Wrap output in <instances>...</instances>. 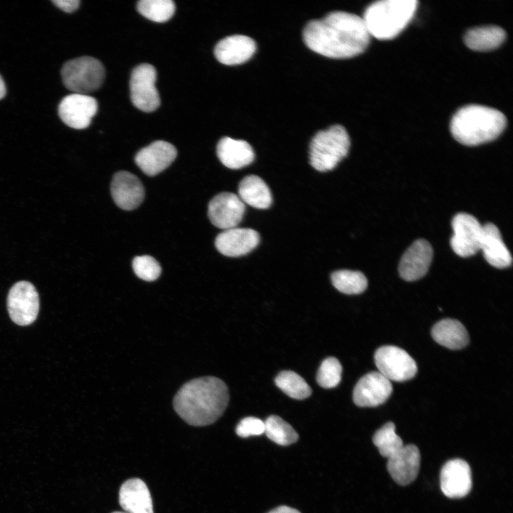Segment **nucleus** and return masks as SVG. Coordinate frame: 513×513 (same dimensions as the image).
Instances as JSON below:
<instances>
[{
  "mask_svg": "<svg viewBox=\"0 0 513 513\" xmlns=\"http://www.w3.org/2000/svg\"><path fill=\"white\" fill-rule=\"evenodd\" d=\"M370 37L362 17L341 11L309 21L303 31L308 48L331 58H348L362 53Z\"/></svg>",
  "mask_w": 513,
  "mask_h": 513,
  "instance_id": "obj_1",
  "label": "nucleus"
},
{
  "mask_svg": "<svg viewBox=\"0 0 513 513\" xmlns=\"http://www.w3.org/2000/svg\"><path fill=\"white\" fill-rule=\"evenodd\" d=\"M229 392L224 381L214 376L193 379L184 384L175 395V412L194 426L210 425L224 412Z\"/></svg>",
  "mask_w": 513,
  "mask_h": 513,
  "instance_id": "obj_2",
  "label": "nucleus"
},
{
  "mask_svg": "<svg viewBox=\"0 0 513 513\" xmlns=\"http://www.w3.org/2000/svg\"><path fill=\"white\" fill-rule=\"evenodd\" d=\"M506 125L507 119L502 112L484 105H469L455 113L450 131L460 143L476 146L496 139Z\"/></svg>",
  "mask_w": 513,
  "mask_h": 513,
  "instance_id": "obj_3",
  "label": "nucleus"
},
{
  "mask_svg": "<svg viewBox=\"0 0 513 513\" xmlns=\"http://www.w3.org/2000/svg\"><path fill=\"white\" fill-rule=\"evenodd\" d=\"M415 0H381L372 3L362 17L370 34L380 40L397 36L416 11Z\"/></svg>",
  "mask_w": 513,
  "mask_h": 513,
  "instance_id": "obj_4",
  "label": "nucleus"
},
{
  "mask_svg": "<svg viewBox=\"0 0 513 513\" xmlns=\"http://www.w3.org/2000/svg\"><path fill=\"white\" fill-rule=\"evenodd\" d=\"M350 145L349 135L341 125H333L318 132L310 143L311 165L320 172L334 169L348 155Z\"/></svg>",
  "mask_w": 513,
  "mask_h": 513,
  "instance_id": "obj_5",
  "label": "nucleus"
},
{
  "mask_svg": "<svg viewBox=\"0 0 513 513\" xmlns=\"http://www.w3.org/2000/svg\"><path fill=\"white\" fill-rule=\"evenodd\" d=\"M105 75L102 63L90 56L70 60L61 69L63 83L73 93L88 95L94 92L103 84Z\"/></svg>",
  "mask_w": 513,
  "mask_h": 513,
  "instance_id": "obj_6",
  "label": "nucleus"
},
{
  "mask_svg": "<svg viewBox=\"0 0 513 513\" xmlns=\"http://www.w3.org/2000/svg\"><path fill=\"white\" fill-rule=\"evenodd\" d=\"M374 361L378 372L390 381L408 380L418 371L414 359L405 351L395 346H383L378 348Z\"/></svg>",
  "mask_w": 513,
  "mask_h": 513,
  "instance_id": "obj_7",
  "label": "nucleus"
},
{
  "mask_svg": "<svg viewBox=\"0 0 513 513\" xmlns=\"http://www.w3.org/2000/svg\"><path fill=\"white\" fill-rule=\"evenodd\" d=\"M156 78L155 68L148 63L138 65L131 73L130 99L133 104L142 111H155L160 105V95L155 87Z\"/></svg>",
  "mask_w": 513,
  "mask_h": 513,
  "instance_id": "obj_8",
  "label": "nucleus"
},
{
  "mask_svg": "<svg viewBox=\"0 0 513 513\" xmlns=\"http://www.w3.org/2000/svg\"><path fill=\"white\" fill-rule=\"evenodd\" d=\"M7 307L14 323L20 326L32 323L39 310L38 294L34 286L26 281L16 283L9 292Z\"/></svg>",
  "mask_w": 513,
  "mask_h": 513,
  "instance_id": "obj_9",
  "label": "nucleus"
},
{
  "mask_svg": "<svg viewBox=\"0 0 513 513\" xmlns=\"http://www.w3.org/2000/svg\"><path fill=\"white\" fill-rule=\"evenodd\" d=\"M452 227L450 245L456 254L468 257L480 250L482 225L474 216L465 212L457 214L452 220Z\"/></svg>",
  "mask_w": 513,
  "mask_h": 513,
  "instance_id": "obj_10",
  "label": "nucleus"
},
{
  "mask_svg": "<svg viewBox=\"0 0 513 513\" xmlns=\"http://www.w3.org/2000/svg\"><path fill=\"white\" fill-rule=\"evenodd\" d=\"M97 111V100L85 94L68 95L58 105L60 118L66 125L74 129L88 128Z\"/></svg>",
  "mask_w": 513,
  "mask_h": 513,
  "instance_id": "obj_11",
  "label": "nucleus"
},
{
  "mask_svg": "<svg viewBox=\"0 0 513 513\" xmlns=\"http://www.w3.org/2000/svg\"><path fill=\"white\" fill-rule=\"evenodd\" d=\"M244 212V203L238 195L232 192L219 193L208 204L207 214L210 222L224 230L236 227Z\"/></svg>",
  "mask_w": 513,
  "mask_h": 513,
  "instance_id": "obj_12",
  "label": "nucleus"
},
{
  "mask_svg": "<svg viewBox=\"0 0 513 513\" xmlns=\"http://www.w3.org/2000/svg\"><path fill=\"white\" fill-rule=\"evenodd\" d=\"M393 391L390 381L378 371L368 373L358 381L353 400L359 407H376L384 403Z\"/></svg>",
  "mask_w": 513,
  "mask_h": 513,
  "instance_id": "obj_13",
  "label": "nucleus"
},
{
  "mask_svg": "<svg viewBox=\"0 0 513 513\" xmlns=\"http://www.w3.org/2000/svg\"><path fill=\"white\" fill-rule=\"evenodd\" d=\"M433 251L430 244L423 239L415 241L405 252L398 266L402 279L413 281L422 278L428 271Z\"/></svg>",
  "mask_w": 513,
  "mask_h": 513,
  "instance_id": "obj_14",
  "label": "nucleus"
},
{
  "mask_svg": "<svg viewBox=\"0 0 513 513\" xmlns=\"http://www.w3.org/2000/svg\"><path fill=\"white\" fill-rule=\"evenodd\" d=\"M440 487L447 497L455 499L466 496L472 488L469 464L462 459L447 462L440 472Z\"/></svg>",
  "mask_w": 513,
  "mask_h": 513,
  "instance_id": "obj_15",
  "label": "nucleus"
},
{
  "mask_svg": "<svg viewBox=\"0 0 513 513\" xmlns=\"http://www.w3.org/2000/svg\"><path fill=\"white\" fill-rule=\"evenodd\" d=\"M177 150L171 143L157 140L142 148L135 155V162L148 176H154L168 167L177 157Z\"/></svg>",
  "mask_w": 513,
  "mask_h": 513,
  "instance_id": "obj_16",
  "label": "nucleus"
},
{
  "mask_svg": "<svg viewBox=\"0 0 513 513\" xmlns=\"http://www.w3.org/2000/svg\"><path fill=\"white\" fill-rule=\"evenodd\" d=\"M110 192L115 203L124 210L137 208L145 197L141 181L128 171H120L114 175L110 184Z\"/></svg>",
  "mask_w": 513,
  "mask_h": 513,
  "instance_id": "obj_17",
  "label": "nucleus"
},
{
  "mask_svg": "<svg viewBox=\"0 0 513 513\" xmlns=\"http://www.w3.org/2000/svg\"><path fill=\"white\" fill-rule=\"evenodd\" d=\"M260 241L259 233L249 228L234 227L219 233L215 239L217 249L223 255L237 257L247 254Z\"/></svg>",
  "mask_w": 513,
  "mask_h": 513,
  "instance_id": "obj_18",
  "label": "nucleus"
},
{
  "mask_svg": "<svg viewBox=\"0 0 513 513\" xmlns=\"http://www.w3.org/2000/svg\"><path fill=\"white\" fill-rule=\"evenodd\" d=\"M420 465L419 449L414 445H407L388 458L387 469L397 484L407 485L417 477Z\"/></svg>",
  "mask_w": 513,
  "mask_h": 513,
  "instance_id": "obj_19",
  "label": "nucleus"
},
{
  "mask_svg": "<svg viewBox=\"0 0 513 513\" xmlns=\"http://www.w3.org/2000/svg\"><path fill=\"white\" fill-rule=\"evenodd\" d=\"M255 51L254 41L244 35L227 36L219 41L214 49L217 60L228 66L239 65L247 61Z\"/></svg>",
  "mask_w": 513,
  "mask_h": 513,
  "instance_id": "obj_20",
  "label": "nucleus"
},
{
  "mask_svg": "<svg viewBox=\"0 0 513 513\" xmlns=\"http://www.w3.org/2000/svg\"><path fill=\"white\" fill-rule=\"evenodd\" d=\"M119 503L128 513H153L150 492L144 481L139 478L129 479L121 485Z\"/></svg>",
  "mask_w": 513,
  "mask_h": 513,
  "instance_id": "obj_21",
  "label": "nucleus"
},
{
  "mask_svg": "<svg viewBox=\"0 0 513 513\" xmlns=\"http://www.w3.org/2000/svg\"><path fill=\"white\" fill-rule=\"evenodd\" d=\"M480 250H482L485 260L494 267L504 269L512 264V255L502 240L499 230L492 223L482 226Z\"/></svg>",
  "mask_w": 513,
  "mask_h": 513,
  "instance_id": "obj_22",
  "label": "nucleus"
},
{
  "mask_svg": "<svg viewBox=\"0 0 513 513\" xmlns=\"http://www.w3.org/2000/svg\"><path fill=\"white\" fill-rule=\"evenodd\" d=\"M217 155L221 162L230 169L242 168L254 160V152L247 141L229 137L218 142Z\"/></svg>",
  "mask_w": 513,
  "mask_h": 513,
  "instance_id": "obj_23",
  "label": "nucleus"
},
{
  "mask_svg": "<svg viewBox=\"0 0 513 513\" xmlns=\"http://www.w3.org/2000/svg\"><path fill=\"white\" fill-rule=\"evenodd\" d=\"M431 335L437 343L451 350L461 349L469 342L465 327L455 319L445 318L438 321L433 326Z\"/></svg>",
  "mask_w": 513,
  "mask_h": 513,
  "instance_id": "obj_24",
  "label": "nucleus"
},
{
  "mask_svg": "<svg viewBox=\"0 0 513 513\" xmlns=\"http://www.w3.org/2000/svg\"><path fill=\"white\" fill-rule=\"evenodd\" d=\"M238 194L244 203L257 209H267L272 203V196L269 187L256 175L244 177L239 184Z\"/></svg>",
  "mask_w": 513,
  "mask_h": 513,
  "instance_id": "obj_25",
  "label": "nucleus"
},
{
  "mask_svg": "<svg viewBox=\"0 0 513 513\" xmlns=\"http://www.w3.org/2000/svg\"><path fill=\"white\" fill-rule=\"evenodd\" d=\"M506 33L497 26H482L468 30L464 42L471 50L487 51L497 48L505 40Z\"/></svg>",
  "mask_w": 513,
  "mask_h": 513,
  "instance_id": "obj_26",
  "label": "nucleus"
},
{
  "mask_svg": "<svg viewBox=\"0 0 513 513\" xmlns=\"http://www.w3.org/2000/svg\"><path fill=\"white\" fill-rule=\"evenodd\" d=\"M331 279L334 287L346 294H361L368 286L366 276L358 271H336L332 273Z\"/></svg>",
  "mask_w": 513,
  "mask_h": 513,
  "instance_id": "obj_27",
  "label": "nucleus"
},
{
  "mask_svg": "<svg viewBox=\"0 0 513 513\" xmlns=\"http://www.w3.org/2000/svg\"><path fill=\"white\" fill-rule=\"evenodd\" d=\"M275 384L289 397L302 400L309 397L311 389L305 380L292 370H283L275 378Z\"/></svg>",
  "mask_w": 513,
  "mask_h": 513,
  "instance_id": "obj_28",
  "label": "nucleus"
},
{
  "mask_svg": "<svg viewBox=\"0 0 513 513\" xmlns=\"http://www.w3.org/2000/svg\"><path fill=\"white\" fill-rule=\"evenodd\" d=\"M264 433L269 439L283 446L291 445L299 438L295 430L277 415H270L264 421Z\"/></svg>",
  "mask_w": 513,
  "mask_h": 513,
  "instance_id": "obj_29",
  "label": "nucleus"
},
{
  "mask_svg": "<svg viewBox=\"0 0 513 513\" xmlns=\"http://www.w3.org/2000/svg\"><path fill=\"white\" fill-rule=\"evenodd\" d=\"M373 442L378 448L380 454L387 458L393 456L404 445L402 439L396 434L395 424L392 422L385 423L375 432Z\"/></svg>",
  "mask_w": 513,
  "mask_h": 513,
  "instance_id": "obj_30",
  "label": "nucleus"
},
{
  "mask_svg": "<svg viewBox=\"0 0 513 513\" xmlns=\"http://www.w3.org/2000/svg\"><path fill=\"white\" fill-rule=\"evenodd\" d=\"M137 9L145 18L162 23L172 17L175 5L171 0H141L137 4Z\"/></svg>",
  "mask_w": 513,
  "mask_h": 513,
  "instance_id": "obj_31",
  "label": "nucleus"
},
{
  "mask_svg": "<svg viewBox=\"0 0 513 513\" xmlns=\"http://www.w3.org/2000/svg\"><path fill=\"white\" fill-rule=\"evenodd\" d=\"M342 366L334 357L324 359L317 373L316 381L324 388H332L338 385L341 380Z\"/></svg>",
  "mask_w": 513,
  "mask_h": 513,
  "instance_id": "obj_32",
  "label": "nucleus"
},
{
  "mask_svg": "<svg viewBox=\"0 0 513 513\" xmlns=\"http://www.w3.org/2000/svg\"><path fill=\"white\" fill-rule=\"evenodd\" d=\"M132 266L136 276L147 281L156 280L161 273V266L158 261L149 255L135 256Z\"/></svg>",
  "mask_w": 513,
  "mask_h": 513,
  "instance_id": "obj_33",
  "label": "nucleus"
},
{
  "mask_svg": "<svg viewBox=\"0 0 513 513\" xmlns=\"http://www.w3.org/2000/svg\"><path fill=\"white\" fill-rule=\"evenodd\" d=\"M236 433L241 437L260 435L264 433V422L255 417H247L239 421Z\"/></svg>",
  "mask_w": 513,
  "mask_h": 513,
  "instance_id": "obj_34",
  "label": "nucleus"
},
{
  "mask_svg": "<svg viewBox=\"0 0 513 513\" xmlns=\"http://www.w3.org/2000/svg\"><path fill=\"white\" fill-rule=\"evenodd\" d=\"M52 2L62 11L71 13L78 9L80 5L78 0H53Z\"/></svg>",
  "mask_w": 513,
  "mask_h": 513,
  "instance_id": "obj_35",
  "label": "nucleus"
},
{
  "mask_svg": "<svg viewBox=\"0 0 513 513\" xmlns=\"http://www.w3.org/2000/svg\"><path fill=\"white\" fill-rule=\"evenodd\" d=\"M268 513H301L299 510L288 506H279Z\"/></svg>",
  "mask_w": 513,
  "mask_h": 513,
  "instance_id": "obj_36",
  "label": "nucleus"
},
{
  "mask_svg": "<svg viewBox=\"0 0 513 513\" xmlns=\"http://www.w3.org/2000/svg\"><path fill=\"white\" fill-rule=\"evenodd\" d=\"M6 86L3 78L0 76V100L3 98L6 94Z\"/></svg>",
  "mask_w": 513,
  "mask_h": 513,
  "instance_id": "obj_37",
  "label": "nucleus"
},
{
  "mask_svg": "<svg viewBox=\"0 0 513 513\" xmlns=\"http://www.w3.org/2000/svg\"><path fill=\"white\" fill-rule=\"evenodd\" d=\"M112 513H128V512H112Z\"/></svg>",
  "mask_w": 513,
  "mask_h": 513,
  "instance_id": "obj_38",
  "label": "nucleus"
}]
</instances>
